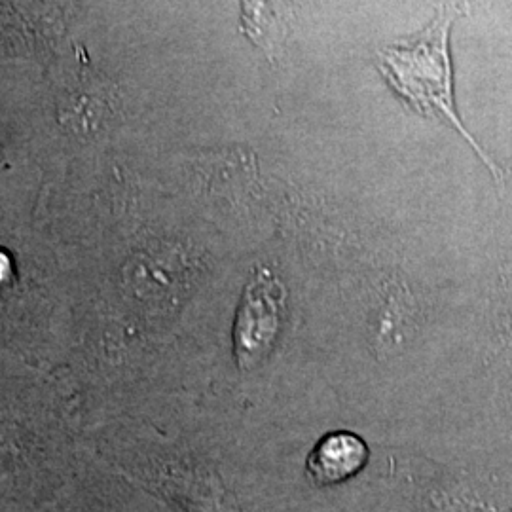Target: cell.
Listing matches in <instances>:
<instances>
[{"label":"cell","instance_id":"cell-4","mask_svg":"<svg viewBox=\"0 0 512 512\" xmlns=\"http://www.w3.org/2000/svg\"><path fill=\"white\" fill-rule=\"evenodd\" d=\"M14 275V266H12V258L6 255L4 251H0V285H6L12 281Z\"/></svg>","mask_w":512,"mask_h":512},{"label":"cell","instance_id":"cell-2","mask_svg":"<svg viewBox=\"0 0 512 512\" xmlns=\"http://www.w3.org/2000/svg\"><path fill=\"white\" fill-rule=\"evenodd\" d=\"M285 289L272 275L262 272L247 285L239 304L234 349L238 365L253 370L272 353L283 323Z\"/></svg>","mask_w":512,"mask_h":512},{"label":"cell","instance_id":"cell-3","mask_svg":"<svg viewBox=\"0 0 512 512\" xmlns=\"http://www.w3.org/2000/svg\"><path fill=\"white\" fill-rule=\"evenodd\" d=\"M365 440L348 431H336L317 442L306 471L317 486H334L357 475L366 465Z\"/></svg>","mask_w":512,"mask_h":512},{"label":"cell","instance_id":"cell-1","mask_svg":"<svg viewBox=\"0 0 512 512\" xmlns=\"http://www.w3.org/2000/svg\"><path fill=\"white\" fill-rule=\"evenodd\" d=\"M450 16H439L429 29L410 44L380 50V63L389 86L421 116L448 120L475 147L478 156L495 171L492 160L476 145L475 139L459 122L454 107L452 63H450Z\"/></svg>","mask_w":512,"mask_h":512}]
</instances>
